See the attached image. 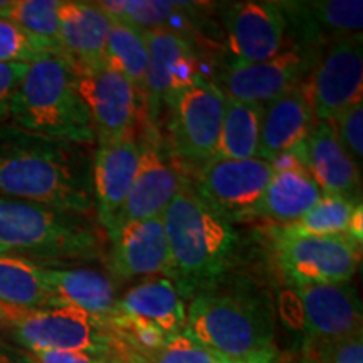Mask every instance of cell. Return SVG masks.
Segmentation results:
<instances>
[{"mask_svg": "<svg viewBox=\"0 0 363 363\" xmlns=\"http://www.w3.org/2000/svg\"><path fill=\"white\" fill-rule=\"evenodd\" d=\"M0 197L88 217L94 208L93 157L84 145L2 123Z\"/></svg>", "mask_w": 363, "mask_h": 363, "instance_id": "6da1fadb", "label": "cell"}, {"mask_svg": "<svg viewBox=\"0 0 363 363\" xmlns=\"http://www.w3.org/2000/svg\"><path fill=\"white\" fill-rule=\"evenodd\" d=\"M170 254V279L182 296L214 288L235 261L239 235L229 220L217 214L182 182L162 216Z\"/></svg>", "mask_w": 363, "mask_h": 363, "instance_id": "7a4b0ae2", "label": "cell"}, {"mask_svg": "<svg viewBox=\"0 0 363 363\" xmlns=\"http://www.w3.org/2000/svg\"><path fill=\"white\" fill-rule=\"evenodd\" d=\"M103 239L86 216L0 197V254L65 267L101 256Z\"/></svg>", "mask_w": 363, "mask_h": 363, "instance_id": "3957f363", "label": "cell"}, {"mask_svg": "<svg viewBox=\"0 0 363 363\" xmlns=\"http://www.w3.org/2000/svg\"><path fill=\"white\" fill-rule=\"evenodd\" d=\"M184 333L238 363H278L274 323L266 305L242 293L214 288L197 293L187 308Z\"/></svg>", "mask_w": 363, "mask_h": 363, "instance_id": "277c9868", "label": "cell"}, {"mask_svg": "<svg viewBox=\"0 0 363 363\" xmlns=\"http://www.w3.org/2000/svg\"><path fill=\"white\" fill-rule=\"evenodd\" d=\"M7 123L84 147L96 140L88 106L76 89L74 74L59 56L30 62L11 101Z\"/></svg>", "mask_w": 363, "mask_h": 363, "instance_id": "5b68a950", "label": "cell"}, {"mask_svg": "<svg viewBox=\"0 0 363 363\" xmlns=\"http://www.w3.org/2000/svg\"><path fill=\"white\" fill-rule=\"evenodd\" d=\"M0 308L6 315L2 325L9 330V337L27 355L40 352H81L99 357H118L128 352L108 320L76 308Z\"/></svg>", "mask_w": 363, "mask_h": 363, "instance_id": "8992f818", "label": "cell"}, {"mask_svg": "<svg viewBox=\"0 0 363 363\" xmlns=\"http://www.w3.org/2000/svg\"><path fill=\"white\" fill-rule=\"evenodd\" d=\"M272 252L293 286L350 283L362 261V240L350 234L296 235L271 230Z\"/></svg>", "mask_w": 363, "mask_h": 363, "instance_id": "52a82bcc", "label": "cell"}, {"mask_svg": "<svg viewBox=\"0 0 363 363\" xmlns=\"http://www.w3.org/2000/svg\"><path fill=\"white\" fill-rule=\"evenodd\" d=\"M316 121H333L363 96L362 34L330 44L299 84Z\"/></svg>", "mask_w": 363, "mask_h": 363, "instance_id": "ba28073f", "label": "cell"}, {"mask_svg": "<svg viewBox=\"0 0 363 363\" xmlns=\"http://www.w3.org/2000/svg\"><path fill=\"white\" fill-rule=\"evenodd\" d=\"M225 96L219 86L199 76L170 104L172 148L190 165H203L214 157L219 142Z\"/></svg>", "mask_w": 363, "mask_h": 363, "instance_id": "9c48e42d", "label": "cell"}, {"mask_svg": "<svg viewBox=\"0 0 363 363\" xmlns=\"http://www.w3.org/2000/svg\"><path fill=\"white\" fill-rule=\"evenodd\" d=\"M320 49L291 44L261 62L230 61L217 76L227 99L264 106L296 89L320 56Z\"/></svg>", "mask_w": 363, "mask_h": 363, "instance_id": "30bf717a", "label": "cell"}, {"mask_svg": "<svg viewBox=\"0 0 363 363\" xmlns=\"http://www.w3.org/2000/svg\"><path fill=\"white\" fill-rule=\"evenodd\" d=\"M272 165L261 158H212L199 167L195 194L229 222L252 217L269 184Z\"/></svg>", "mask_w": 363, "mask_h": 363, "instance_id": "8fae6325", "label": "cell"}, {"mask_svg": "<svg viewBox=\"0 0 363 363\" xmlns=\"http://www.w3.org/2000/svg\"><path fill=\"white\" fill-rule=\"evenodd\" d=\"M148 48V67L143 99L148 128L157 133L163 111L170 110L174 98L199 76L195 45L185 35L167 29L143 30Z\"/></svg>", "mask_w": 363, "mask_h": 363, "instance_id": "7c38bea8", "label": "cell"}, {"mask_svg": "<svg viewBox=\"0 0 363 363\" xmlns=\"http://www.w3.org/2000/svg\"><path fill=\"white\" fill-rule=\"evenodd\" d=\"M71 71L76 89L88 106L98 142L133 133L140 94L130 81L106 62Z\"/></svg>", "mask_w": 363, "mask_h": 363, "instance_id": "4fadbf2b", "label": "cell"}, {"mask_svg": "<svg viewBox=\"0 0 363 363\" xmlns=\"http://www.w3.org/2000/svg\"><path fill=\"white\" fill-rule=\"evenodd\" d=\"M294 305L305 340H337L363 333L362 303L350 283L293 286Z\"/></svg>", "mask_w": 363, "mask_h": 363, "instance_id": "5bb4252c", "label": "cell"}, {"mask_svg": "<svg viewBox=\"0 0 363 363\" xmlns=\"http://www.w3.org/2000/svg\"><path fill=\"white\" fill-rule=\"evenodd\" d=\"M157 135L150 130L138 142L140 160L133 184L108 238L126 222L162 217L184 182L170 157L163 153Z\"/></svg>", "mask_w": 363, "mask_h": 363, "instance_id": "9a60e30c", "label": "cell"}, {"mask_svg": "<svg viewBox=\"0 0 363 363\" xmlns=\"http://www.w3.org/2000/svg\"><path fill=\"white\" fill-rule=\"evenodd\" d=\"M308 170L323 195H337L362 203L360 167L340 142L330 121H316L299 147L291 152Z\"/></svg>", "mask_w": 363, "mask_h": 363, "instance_id": "2e32d148", "label": "cell"}, {"mask_svg": "<svg viewBox=\"0 0 363 363\" xmlns=\"http://www.w3.org/2000/svg\"><path fill=\"white\" fill-rule=\"evenodd\" d=\"M227 44L234 61L261 62L286 44V19L279 2H234L224 9Z\"/></svg>", "mask_w": 363, "mask_h": 363, "instance_id": "e0dca14e", "label": "cell"}, {"mask_svg": "<svg viewBox=\"0 0 363 363\" xmlns=\"http://www.w3.org/2000/svg\"><path fill=\"white\" fill-rule=\"evenodd\" d=\"M286 19V34L293 44L323 49L350 35L362 34V0H311L279 2Z\"/></svg>", "mask_w": 363, "mask_h": 363, "instance_id": "ac0fdd59", "label": "cell"}, {"mask_svg": "<svg viewBox=\"0 0 363 363\" xmlns=\"http://www.w3.org/2000/svg\"><path fill=\"white\" fill-rule=\"evenodd\" d=\"M110 269L121 279L169 276L170 254L162 217L131 220L110 235Z\"/></svg>", "mask_w": 363, "mask_h": 363, "instance_id": "d6986e66", "label": "cell"}, {"mask_svg": "<svg viewBox=\"0 0 363 363\" xmlns=\"http://www.w3.org/2000/svg\"><path fill=\"white\" fill-rule=\"evenodd\" d=\"M140 160L135 135L99 142L93 157V189L98 219L110 234L121 207L128 197Z\"/></svg>", "mask_w": 363, "mask_h": 363, "instance_id": "ffe728a7", "label": "cell"}, {"mask_svg": "<svg viewBox=\"0 0 363 363\" xmlns=\"http://www.w3.org/2000/svg\"><path fill=\"white\" fill-rule=\"evenodd\" d=\"M57 22L61 57L71 69L104 62L110 17L98 7L96 2L61 0Z\"/></svg>", "mask_w": 363, "mask_h": 363, "instance_id": "44dd1931", "label": "cell"}, {"mask_svg": "<svg viewBox=\"0 0 363 363\" xmlns=\"http://www.w3.org/2000/svg\"><path fill=\"white\" fill-rule=\"evenodd\" d=\"M272 175L252 217H262L281 225L301 219L323 197L305 167L291 153L271 162Z\"/></svg>", "mask_w": 363, "mask_h": 363, "instance_id": "7402d4cb", "label": "cell"}, {"mask_svg": "<svg viewBox=\"0 0 363 363\" xmlns=\"http://www.w3.org/2000/svg\"><path fill=\"white\" fill-rule=\"evenodd\" d=\"M40 276L51 299L49 308H76L103 320L115 311L116 286L103 272L84 267L40 266Z\"/></svg>", "mask_w": 363, "mask_h": 363, "instance_id": "603a6c76", "label": "cell"}, {"mask_svg": "<svg viewBox=\"0 0 363 363\" xmlns=\"http://www.w3.org/2000/svg\"><path fill=\"white\" fill-rule=\"evenodd\" d=\"M316 120L299 86L262 106L257 158L274 162L291 153L310 133Z\"/></svg>", "mask_w": 363, "mask_h": 363, "instance_id": "cb8c5ba5", "label": "cell"}, {"mask_svg": "<svg viewBox=\"0 0 363 363\" xmlns=\"http://www.w3.org/2000/svg\"><path fill=\"white\" fill-rule=\"evenodd\" d=\"M115 311L155 326L165 337L184 333L187 306L167 278H150L130 288L118 299Z\"/></svg>", "mask_w": 363, "mask_h": 363, "instance_id": "d4e9b609", "label": "cell"}, {"mask_svg": "<svg viewBox=\"0 0 363 363\" xmlns=\"http://www.w3.org/2000/svg\"><path fill=\"white\" fill-rule=\"evenodd\" d=\"M96 4L110 17L130 22L142 30L167 29L182 35L195 27V13L201 7V4L167 0H103Z\"/></svg>", "mask_w": 363, "mask_h": 363, "instance_id": "484cf974", "label": "cell"}, {"mask_svg": "<svg viewBox=\"0 0 363 363\" xmlns=\"http://www.w3.org/2000/svg\"><path fill=\"white\" fill-rule=\"evenodd\" d=\"M104 62L111 69L120 72L125 79H128L140 98L143 96L148 67V48L142 29L126 21L110 17Z\"/></svg>", "mask_w": 363, "mask_h": 363, "instance_id": "4316f807", "label": "cell"}, {"mask_svg": "<svg viewBox=\"0 0 363 363\" xmlns=\"http://www.w3.org/2000/svg\"><path fill=\"white\" fill-rule=\"evenodd\" d=\"M262 106L225 98L219 142L212 158L247 160L257 157ZM211 158V160H212Z\"/></svg>", "mask_w": 363, "mask_h": 363, "instance_id": "83f0119b", "label": "cell"}, {"mask_svg": "<svg viewBox=\"0 0 363 363\" xmlns=\"http://www.w3.org/2000/svg\"><path fill=\"white\" fill-rule=\"evenodd\" d=\"M278 227L296 235L350 234L362 240V203L337 195H323L301 219Z\"/></svg>", "mask_w": 363, "mask_h": 363, "instance_id": "f1b7e54d", "label": "cell"}, {"mask_svg": "<svg viewBox=\"0 0 363 363\" xmlns=\"http://www.w3.org/2000/svg\"><path fill=\"white\" fill-rule=\"evenodd\" d=\"M0 306L11 310H40L51 306L40 266L0 254Z\"/></svg>", "mask_w": 363, "mask_h": 363, "instance_id": "f546056e", "label": "cell"}, {"mask_svg": "<svg viewBox=\"0 0 363 363\" xmlns=\"http://www.w3.org/2000/svg\"><path fill=\"white\" fill-rule=\"evenodd\" d=\"M59 6H61V0H12V2H7L6 9L0 12V19L12 22L26 33L49 40L59 48Z\"/></svg>", "mask_w": 363, "mask_h": 363, "instance_id": "4dcf8cb0", "label": "cell"}, {"mask_svg": "<svg viewBox=\"0 0 363 363\" xmlns=\"http://www.w3.org/2000/svg\"><path fill=\"white\" fill-rule=\"evenodd\" d=\"M59 56L61 51L56 44L39 39L26 33L19 26L0 19V62H30L43 57Z\"/></svg>", "mask_w": 363, "mask_h": 363, "instance_id": "1f68e13d", "label": "cell"}, {"mask_svg": "<svg viewBox=\"0 0 363 363\" xmlns=\"http://www.w3.org/2000/svg\"><path fill=\"white\" fill-rule=\"evenodd\" d=\"M147 363H219L220 355L202 347L185 333L167 338L157 350L140 355Z\"/></svg>", "mask_w": 363, "mask_h": 363, "instance_id": "d6a6232c", "label": "cell"}, {"mask_svg": "<svg viewBox=\"0 0 363 363\" xmlns=\"http://www.w3.org/2000/svg\"><path fill=\"white\" fill-rule=\"evenodd\" d=\"M303 358L313 363H363V333L337 340L303 342Z\"/></svg>", "mask_w": 363, "mask_h": 363, "instance_id": "836d02e7", "label": "cell"}, {"mask_svg": "<svg viewBox=\"0 0 363 363\" xmlns=\"http://www.w3.org/2000/svg\"><path fill=\"white\" fill-rule=\"evenodd\" d=\"M340 142L347 148L353 160H358V165L363 158V101L352 104L350 108L340 113L333 121Z\"/></svg>", "mask_w": 363, "mask_h": 363, "instance_id": "e575fe53", "label": "cell"}, {"mask_svg": "<svg viewBox=\"0 0 363 363\" xmlns=\"http://www.w3.org/2000/svg\"><path fill=\"white\" fill-rule=\"evenodd\" d=\"M27 67V62H0V125L7 123L11 101Z\"/></svg>", "mask_w": 363, "mask_h": 363, "instance_id": "d590c367", "label": "cell"}, {"mask_svg": "<svg viewBox=\"0 0 363 363\" xmlns=\"http://www.w3.org/2000/svg\"><path fill=\"white\" fill-rule=\"evenodd\" d=\"M29 357L33 363H116V357H99L81 352H40Z\"/></svg>", "mask_w": 363, "mask_h": 363, "instance_id": "8d00e7d4", "label": "cell"}, {"mask_svg": "<svg viewBox=\"0 0 363 363\" xmlns=\"http://www.w3.org/2000/svg\"><path fill=\"white\" fill-rule=\"evenodd\" d=\"M0 363H33V360L26 352L0 337Z\"/></svg>", "mask_w": 363, "mask_h": 363, "instance_id": "74e56055", "label": "cell"}, {"mask_svg": "<svg viewBox=\"0 0 363 363\" xmlns=\"http://www.w3.org/2000/svg\"><path fill=\"white\" fill-rule=\"evenodd\" d=\"M116 363H147L138 353L135 352H123L116 357Z\"/></svg>", "mask_w": 363, "mask_h": 363, "instance_id": "f35d334b", "label": "cell"}, {"mask_svg": "<svg viewBox=\"0 0 363 363\" xmlns=\"http://www.w3.org/2000/svg\"><path fill=\"white\" fill-rule=\"evenodd\" d=\"M6 6H7V2H6V0H0V12H2L4 9H6Z\"/></svg>", "mask_w": 363, "mask_h": 363, "instance_id": "ab89813d", "label": "cell"}, {"mask_svg": "<svg viewBox=\"0 0 363 363\" xmlns=\"http://www.w3.org/2000/svg\"><path fill=\"white\" fill-rule=\"evenodd\" d=\"M219 363H238V362H233V360H227V358L220 357V362Z\"/></svg>", "mask_w": 363, "mask_h": 363, "instance_id": "60d3db41", "label": "cell"}, {"mask_svg": "<svg viewBox=\"0 0 363 363\" xmlns=\"http://www.w3.org/2000/svg\"><path fill=\"white\" fill-rule=\"evenodd\" d=\"M4 318H6V315H4V310H2V308H0V325L4 323Z\"/></svg>", "mask_w": 363, "mask_h": 363, "instance_id": "b9f144b4", "label": "cell"}, {"mask_svg": "<svg viewBox=\"0 0 363 363\" xmlns=\"http://www.w3.org/2000/svg\"><path fill=\"white\" fill-rule=\"evenodd\" d=\"M301 363H313V362H310V360H305V358H303V362Z\"/></svg>", "mask_w": 363, "mask_h": 363, "instance_id": "7bdbcfd3", "label": "cell"}]
</instances>
